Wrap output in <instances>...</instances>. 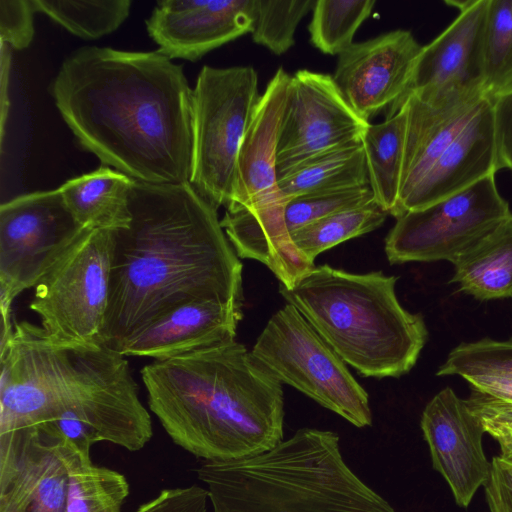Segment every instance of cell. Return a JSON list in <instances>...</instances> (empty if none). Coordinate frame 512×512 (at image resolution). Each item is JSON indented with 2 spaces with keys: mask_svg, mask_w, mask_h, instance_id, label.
Returning a JSON list of instances; mask_svg holds the SVG:
<instances>
[{
  "mask_svg": "<svg viewBox=\"0 0 512 512\" xmlns=\"http://www.w3.org/2000/svg\"><path fill=\"white\" fill-rule=\"evenodd\" d=\"M51 94L82 147L133 180L190 183L193 90L155 52L83 47L62 63Z\"/></svg>",
  "mask_w": 512,
  "mask_h": 512,
  "instance_id": "1",
  "label": "cell"
},
{
  "mask_svg": "<svg viewBox=\"0 0 512 512\" xmlns=\"http://www.w3.org/2000/svg\"><path fill=\"white\" fill-rule=\"evenodd\" d=\"M130 220L111 229L102 344L120 352L138 332L192 301L243 304L242 263L217 209L190 183L133 180Z\"/></svg>",
  "mask_w": 512,
  "mask_h": 512,
  "instance_id": "2",
  "label": "cell"
},
{
  "mask_svg": "<svg viewBox=\"0 0 512 512\" xmlns=\"http://www.w3.org/2000/svg\"><path fill=\"white\" fill-rule=\"evenodd\" d=\"M141 377L150 410L197 458L239 460L283 441L282 383L235 339L154 360Z\"/></svg>",
  "mask_w": 512,
  "mask_h": 512,
  "instance_id": "3",
  "label": "cell"
},
{
  "mask_svg": "<svg viewBox=\"0 0 512 512\" xmlns=\"http://www.w3.org/2000/svg\"><path fill=\"white\" fill-rule=\"evenodd\" d=\"M336 432L302 428L272 449L196 469L213 512H395L345 462Z\"/></svg>",
  "mask_w": 512,
  "mask_h": 512,
  "instance_id": "4",
  "label": "cell"
},
{
  "mask_svg": "<svg viewBox=\"0 0 512 512\" xmlns=\"http://www.w3.org/2000/svg\"><path fill=\"white\" fill-rule=\"evenodd\" d=\"M397 277L315 266L279 293L348 365L365 377H400L416 364L428 330L396 295Z\"/></svg>",
  "mask_w": 512,
  "mask_h": 512,
  "instance_id": "5",
  "label": "cell"
},
{
  "mask_svg": "<svg viewBox=\"0 0 512 512\" xmlns=\"http://www.w3.org/2000/svg\"><path fill=\"white\" fill-rule=\"evenodd\" d=\"M291 76L279 68L257 102L239 150L231 200L221 226L239 258L267 266L292 288L315 264L294 246L285 224L276 155Z\"/></svg>",
  "mask_w": 512,
  "mask_h": 512,
  "instance_id": "6",
  "label": "cell"
},
{
  "mask_svg": "<svg viewBox=\"0 0 512 512\" xmlns=\"http://www.w3.org/2000/svg\"><path fill=\"white\" fill-rule=\"evenodd\" d=\"M13 326L0 345V433L54 421L77 392L94 348L53 344L28 321Z\"/></svg>",
  "mask_w": 512,
  "mask_h": 512,
  "instance_id": "7",
  "label": "cell"
},
{
  "mask_svg": "<svg viewBox=\"0 0 512 512\" xmlns=\"http://www.w3.org/2000/svg\"><path fill=\"white\" fill-rule=\"evenodd\" d=\"M259 98L251 66H204L197 78L190 184L216 209L231 200L239 150Z\"/></svg>",
  "mask_w": 512,
  "mask_h": 512,
  "instance_id": "8",
  "label": "cell"
},
{
  "mask_svg": "<svg viewBox=\"0 0 512 512\" xmlns=\"http://www.w3.org/2000/svg\"><path fill=\"white\" fill-rule=\"evenodd\" d=\"M252 355L281 383L363 428L372 424L366 390L305 317L286 303L267 322Z\"/></svg>",
  "mask_w": 512,
  "mask_h": 512,
  "instance_id": "9",
  "label": "cell"
},
{
  "mask_svg": "<svg viewBox=\"0 0 512 512\" xmlns=\"http://www.w3.org/2000/svg\"><path fill=\"white\" fill-rule=\"evenodd\" d=\"M111 229L87 228L35 286L29 308L50 342L97 347L109 304Z\"/></svg>",
  "mask_w": 512,
  "mask_h": 512,
  "instance_id": "10",
  "label": "cell"
},
{
  "mask_svg": "<svg viewBox=\"0 0 512 512\" xmlns=\"http://www.w3.org/2000/svg\"><path fill=\"white\" fill-rule=\"evenodd\" d=\"M38 428L85 455L98 442L139 451L153 436L126 356L105 345L94 350L79 389L60 415Z\"/></svg>",
  "mask_w": 512,
  "mask_h": 512,
  "instance_id": "11",
  "label": "cell"
},
{
  "mask_svg": "<svg viewBox=\"0 0 512 512\" xmlns=\"http://www.w3.org/2000/svg\"><path fill=\"white\" fill-rule=\"evenodd\" d=\"M84 228L60 188L20 195L0 207L1 334L13 330L12 304L76 242Z\"/></svg>",
  "mask_w": 512,
  "mask_h": 512,
  "instance_id": "12",
  "label": "cell"
},
{
  "mask_svg": "<svg viewBox=\"0 0 512 512\" xmlns=\"http://www.w3.org/2000/svg\"><path fill=\"white\" fill-rule=\"evenodd\" d=\"M512 212L495 175L396 218L385 238L391 264L446 260L454 263Z\"/></svg>",
  "mask_w": 512,
  "mask_h": 512,
  "instance_id": "13",
  "label": "cell"
},
{
  "mask_svg": "<svg viewBox=\"0 0 512 512\" xmlns=\"http://www.w3.org/2000/svg\"><path fill=\"white\" fill-rule=\"evenodd\" d=\"M369 124L348 104L332 76L298 70L290 79L279 132L278 178L321 154L361 142Z\"/></svg>",
  "mask_w": 512,
  "mask_h": 512,
  "instance_id": "14",
  "label": "cell"
},
{
  "mask_svg": "<svg viewBox=\"0 0 512 512\" xmlns=\"http://www.w3.org/2000/svg\"><path fill=\"white\" fill-rule=\"evenodd\" d=\"M422 46L408 30L397 29L353 43L339 55L332 76L353 110L369 121L394 114L405 97Z\"/></svg>",
  "mask_w": 512,
  "mask_h": 512,
  "instance_id": "15",
  "label": "cell"
},
{
  "mask_svg": "<svg viewBox=\"0 0 512 512\" xmlns=\"http://www.w3.org/2000/svg\"><path fill=\"white\" fill-rule=\"evenodd\" d=\"M445 3L457 6L460 13L439 36L422 46L405 97L413 93L424 100H438L484 93L488 0Z\"/></svg>",
  "mask_w": 512,
  "mask_h": 512,
  "instance_id": "16",
  "label": "cell"
},
{
  "mask_svg": "<svg viewBox=\"0 0 512 512\" xmlns=\"http://www.w3.org/2000/svg\"><path fill=\"white\" fill-rule=\"evenodd\" d=\"M67 493L59 438L38 427L0 433V512H66Z\"/></svg>",
  "mask_w": 512,
  "mask_h": 512,
  "instance_id": "17",
  "label": "cell"
},
{
  "mask_svg": "<svg viewBox=\"0 0 512 512\" xmlns=\"http://www.w3.org/2000/svg\"><path fill=\"white\" fill-rule=\"evenodd\" d=\"M421 429L428 443L432 466L446 480L460 507H468L475 492L491 473L482 447L485 433L465 400L452 388L438 392L425 406Z\"/></svg>",
  "mask_w": 512,
  "mask_h": 512,
  "instance_id": "18",
  "label": "cell"
},
{
  "mask_svg": "<svg viewBox=\"0 0 512 512\" xmlns=\"http://www.w3.org/2000/svg\"><path fill=\"white\" fill-rule=\"evenodd\" d=\"M253 0H163L146 27L169 59L195 61L252 29Z\"/></svg>",
  "mask_w": 512,
  "mask_h": 512,
  "instance_id": "19",
  "label": "cell"
},
{
  "mask_svg": "<svg viewBox=\"0 0 512 512\" xmlns=\"http://www.w3.org/2000/svg\"><path fill=\"white\" fill-rule=\"evenodd\" d=\"M497 171L493 102L485 95L467 124L401 204L398 217L454 195Z\"/></svg>",
  "mask_w": 512,
  "mask_h": 512,
  "instance_id": "20",
  "label": "cell"
},
{
  "mask_svg": "<svg viewBox=\"0 0 512 512\" xmlns=\"http://www.w3.org/2000/svg\"><path fill=\"white\" fill-rule=\"evenodd\" d=\"M243 304L214 300L183 304L131 337L125 356L167 360L235 339Z\"/></svg>",
  "mask_w": 512,
  "mask_h": 512,
  "instance_id": "21",
  "label": "cell"
},
{
  "mask_svg": "<svg viewBox=\"0 0 512 512\" xmlns=\"http://www.w3.org/2000/svg\"><path fill=\"white\" fill-rule=\"evenodd\" d=\"M451 283L475 299L512 298V214L454 263Z\"/></svg>",
  "mask_w": 512,
  "mask_h": 512,
  "instance_id": "22",
  "label": "cell"
},
{
  "mask_svg": "<svg viewBox=\"0 0 512 512\" xmlns=\"http://www.w3.org/2000/svg\"><path fill=\"white\" fill-rule=\"evenodd\" d=\"M133 179L101 167L68 180L61 187L63 198L84 228L116 229L130 220L129 193Z\"/></svg>",
  "mask_w": 512,
  "mask_h": 512,
  "instance_id": "23",
  "label": "cell"
},
{
  "mask_svg": "<svg viewBox=\"0 0 512 512\" xmlns=\"http://www.w3.org/2000/svg\"><path fill=\"white\" fill-rule=\"evenodd\" d=\"M407 111H398L379 124H369L362 145L374 200L387 214L395 217L404 159Z\"/></svg>",
  "mask_w": 512,
  "mask_h": 512,
  "instance_id": "24",
  "label": "cell"
},
{
  "mask_svg": "<svg viewBox=\"0 0 512 512\" xmlns=\"http://www.w3.org/2000/svg\"><path fill=\"white\" fill-rule=\"evenodd\" d=\"M278 183L286 203L311 192L369 184L362 141L312 158L279 177Z\"/></svg>",
  "mask_w": 512,
  "mask_h": 512,
  "instance_id": "25",
  "label": "cell"
},
{
  "mask_svg": "<svg viewBox=\"0 0 512 512\" xmlns=\"http://www.w3.org/2000/svg\"><path fill=\"white\" fill-rule=\"evenodd\" d=\"M62 446L68 471L66 512H121L130 492L126 477L94 465L90 455Z\"/></svg>",
  "mask_w": 512,
  "mask_h": 512,
  "instance_id": "26",
  "label": "cell"
},
{
  "mask_svg": "<svg viewBox=\"0 0 512 512\" xmlns=\"http://www.w3.org/2000/svg\"><path fill=\"white\" fill-rule=\"evenodd\" d=\"M387 215L374 202L319 219L292 232L290 237L296 249L314 263L320 253L377 229Z\"/></svg>",
  "mask_w": 512,
  "mask_h": 512,
  "instance_id": "27",
  "label": "cell"
},
{
  "mask_svg": "<svg viewBox=\"0 0 512 512\" xmlns=\"http://www.w3.org/2000/svg\"><path fill=\"white\" fill-rule=\"evenodd\" d=\"M32 2L36 11L85 39H96L115 31L128 17L131 6L129 0Z\"/></svg>",
  "mask_w": 512,
  "mask_h": 512,
  "instance_id": "28",
  "label": "cell"
},
{
  "mask_svg": "<svg viewBox=\"0 0 512 512\" xmlns=\"http://www.w3.org/2000/svg\"><path fill=\"white\" fill-rule=\"evenodd\" d=\"M374 5V0H317L309 25L311 43L322 53L339 56L354 43Z\"/></svg>",
  "mask_w": 512,
  "mask_h": 512,
  "instance_id": "29",
  "label": "cell"
},
{
  "mask_svg": "<svg viewBox=\"0 0 512 512\" xmlns=\"http://www.w3.org/2000/svg\"><path fill=\"white\" fill-rule=\"evenodd\" d=\"M512 86V0H488L484 35V93Z\"/></svg>",
  "mask_w": 512,
  "mask_h": 512,
  "instance_id": "30",
  "label": "cell"
},
{
  "mask_svg": "<svg viewBox=\"0 0 512 512\" xmlns=\"http://www.w3.org/2000/svg\"><path fill=\"white\" fill-rule=\"evenodd\" d=\"M314 0H253V41L276 55L294 45L296 28L304 16L313 10Z\"/></svg>",
  "mask_w": 512,
  "mask_h": 512,
  "instance_id": "31",
  "label": "cell"
},
{
  "mask_svg": "<svg viewBox=\"0 0 512 512\" xmlns=\"http://www.w3.org/2000/svg\"><path fill=\"white\" fill-rule=\"evenodd\" d=\"M374 202V195L369 184L311 192L295 197L286 203L285 224L291 234L319 219Z\"/></svg>",
  "mask_w": 512,
  "mask_h": 512,
  "instance_id": "32",
  "label": "cell"
},
{
  "mask_svg": "<svg viewBox=\"0 0 512 512\" xmlns=\"http://www.w3.org/2000/svg\"><path fill=\"white\" fill-rule=\"evenodd\" d=\"M488 371L512 372V339L500 341L484 338L463 342L448 354L436 375L464 377Z\"/></svg>",
  "mask_w": 512,
  "mask_h": 512,
  "instance_id": "33",
  "label": "cell"
},
{
  "mask_svg": "<svg viewBox=\"0 0 512 512\" xmlns=\"http://www.w3.org/2000/svg\"><path fill=\"white\" fill-rule=\"evenodd\" d=\"M465 403L484 432L498 441L500 458L512 465V404L470 386Z\"/></svg>",
  "mask_w": 512,
  "mask_h": 512,
  "instance_id": "34",
  "label": "cell"
},
{
  "mask_svg": "<svg viewBox=\"0 0 512 512\" xmlns=\"http://www.w3.org/2000/svg\"><path fill=\"white\" fill-rule=\"evenodd\" d=\"M32 0L0 1V40L15 49L27 48L34 35Z\"/></svg>",
  "mask_w": 512,
  "mask_h": 512,
  "instance_id": "35",
  "label": "cell"
},
{
  "mask_svg": "<svg viewBox=\"0 0 512 512\" xmlns=\"http://www.w3.org/2000/svg\"><path fill=\"white\" fill-rule=\"evenodd\" d=\"M209 494L198 485L166 488L134 512H206Z\"/></svg>",
  "mask_w": 512,
  "mask_h": 512,
  "instance_id": "36",
  "label": "cell"
},
{
  "mask_svg": "<svg viewBox=\"0 0 512 512\" xmlns=\"http://www.w3.org/2000/svg\"><path fill=\"white\" fill-rule=\"evenodd\" d=\"M497 168L512 171V86L492 98Z\"/></svg>",
  "mask_w": 512,
  "mask_h": 512,
  "instance_id": "37",
  "label": "cell"
},
{
  "mask_svg": "<svg viewBox=\"0 0 512 512\" xmlns=\"http://www.w3.org/2000/svg\"><path fill=\"white\" fill-rule=\"evenodd\" d=\"M485 487L490 512H512V465L499 456L491 462V473Z\"/></svg>",
  "mask_w": 512,
  "mask_h": 512,
  "instance_id": "38",
  "label": "cell"
},
{
  "mask_svg": "<svg viewBox=\"0 0 512 512\" xmlns=\"http://www.w3.org/2000/svg\"><path fill=\"white\" fill-rule=\"evenodd\" d=\"M462 378L470 386L512 404V372L488 371L466 375Z\"/></svg>",
  "mask_w": 512,
  "mask_h": 512,
  "instance_id": "39",
  "label": "cell"
}]
</instances>
